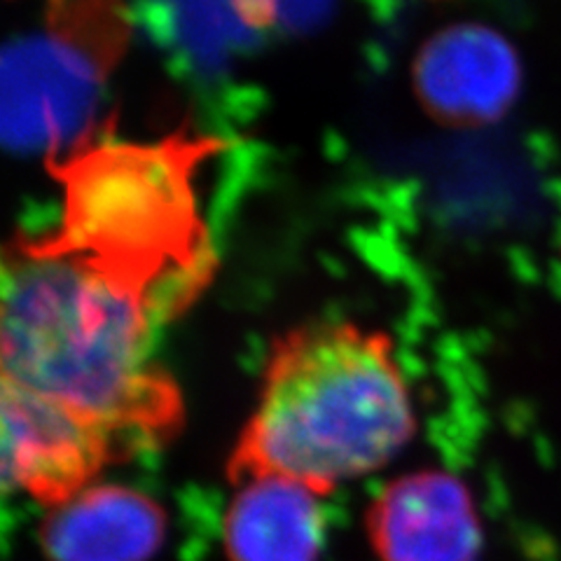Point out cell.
<instances>
[{"mask_svg": "<svg viewBox=\"0 0 561 561\" xmlns=\"http://www.w3.org/2000/svg\"><path fill=\"white\" fill-rule=\"evenodd\" d=\"M220 519L227 561H321L328 540L323 499L280 478L232 484Z\"/></svg>", "mask_w": 561, "mask_h": 561, "instance_id": "8", "label": "cell"}, {"mask_svg": "<svg viewBox=\"0 0 561 561\" xmlns=\"http://www.w3.org/2000/svg\"><path fill=\"white\" fill-rule=\"evenodd\" d=\"M377 561H480L484 526L468 484L445 468L386 482L365 511Z\"/></svg>", "mask_w": 561, "mask_h": 561, "instance_id": "5", "label": "cell"}, {"mask_svg": "<svg viewBox=\"0 0 561 561\" xmlns=\"http://www.w3.org/2000/svg\"><path fill=\"white\" fill-rule=\"evenodd\" d=\"M0 416L5 486L45 511L129 461L108 433L8 381H0Z\"/></svg>", "mask_w": 561, "mask_h": 561, "instance_id": "4", "label": "cell"}, {"mask_svg": "<svg viewBox=\"0 0 561 561\" xmlns=\"http://www.w3.org/2000/svg\"><path fill=\"white\" fill-rule=\"evenodd\" d=\"M416 92L447 122H486L501 115L517 90V61L499 35L478 26L445 31L414 66Z\"/></svg>", "mask_w": 561, "mask_h": 561, "instance_id": "7", "label": "cell"}, {"mask_svg": "<svg viewBox=\"0 0 561 561\" xmlns=\"http://www.w3.org/2000/svg\"><path fill=\"white\" fill-rule=\"evenodd\" d=\"M414 435V396L389 332L309 321L272 342L225 476L280 478L325 499L393 463Z\"/></svg>", "mask_w": 561, "mask_h": 561, "instance_id": "2", "label": "cell"}, {"mask_svg": "<svg viewBox=\"0 0 561 561\" xmlns=\"http://www.w3.org/2000/svg\"><path fill=\"white\" fill-rule=\"evenodd\" d=\"M216 152V140L192 134L157 144L84 136L49 162L64 214L57 232L33 243L87 260L173 319L216 267L195 190L197 169Z\"/></svg>", "mask_w": 561, "mask_h": 561, "instance_id": "3", "label": "cell"}, {"mask_svg": "<svg viewBox=\"0 0 561 561\" xmlns=\"http://www.w3.org/2000/svg\"><path fill=\"white\" fill-rule=\"evenodd\" d=\"M169 536V513L148 491L101 480L47 507L35 540L45 561H152Z\"/></svg>", "mask_w": 561, "mask_h": 561, "instance_id": "6", "label": "cell"}, {"mask_svg": "<svg viewBox=\"0 0 561 561\" xmlns=\"http://www.w3.org/2000/svg\"><path fill=\"white\" fill-rule=\"evenodd\" d=\"M152 300L90 262L20 237L3 255L0 381L90 421L127 459L185 426L181 386L154 360Z\"/></svg>", "mask_w": 561, "mask_h": 561, "instance_id": "1", "label": "cell"}]
</instances>
